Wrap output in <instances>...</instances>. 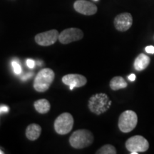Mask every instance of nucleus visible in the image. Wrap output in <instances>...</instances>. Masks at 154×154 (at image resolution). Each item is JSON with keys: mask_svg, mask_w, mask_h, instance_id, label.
I'll list each match as a JSON object with an SVG mask.
<instances>
[{"mask_svg": "<svg viewBox=\"0 0 154 154\" xmlns=\"http://www.w3.org/2000/svg\"><path fill=\"white\" fill-rule=\"evenodd\" d=\"M138 124L137 114L134 111H125L119 118L118 126L123 133H129L136 128Z\"/></svg>", "mask_w": 154, "mask_h": 154, "instance_id": "nucleus-4", "label": "nucleus"}, {"mask_svg": "<svg viewBox=\"0 0 154 154\" xmlns=\"http://www.w3.org/2000/svg\"><path fill=\"white\" fill-rule=\"evenodd\" d=\"M96 154H116L117 151L114 146L111 144H106L103 146L102 147L96 152Z\"/></svg>", "mask_w": 154, "mask_h": 154, "instance_id": "nucleus-16", "label": "nucleus"}, {"mask_svg": "<svg viewBox=\"0 0 154 154\" xmlns=\"http://www.w3.org/2000/svg\"><path fill=\"white\" fill-rule=\"evenodd\" d=\"M115 28L119 32H126L131 27L133 17L130 13L124 12L117 15L113 21Z\"/></svg>", "mask_w": 154, "mask_h": 154, "instance_id": "nucleus-9", "label": "nucleus"}, {"mask_svg": "<svg viewBox=\"0 0 154 154\" xmlns=\"http://www.w3.org/2000/svg\"><path fill=\"white\" fill-rule=\"evenodd\" d=\"M126 148L131 153L133 152H146L149 149V143L143 136H134L128 138L126 142Z\"/></svg>", "mask_w": 154, "mask_h": 154, "instance_id": "nucleus-6", "label": "nucleus"}, {"mask_svg": "<svg viewBox=\"0 0 154 154\" xmlns=\"http://www.w3.org/2000/svg\"><path fill=\"white\" fill-rule=\"evenodd\" d=\"M42 133V127L38 124H32L27 126L26 130V136L29 140H36L39 138Z\"/></svg>", "mask_w": 154, "mask_h": 154, "instance_id": "nucleus-13", "label": "nucleus"}, {"mask_svg": "<svg viewBox=\"0 0 154 154\" xmlns=\"http://www.w3.org/2000/svg\"><path fill=\"white\" fill-rule=\"evenodd\" d=\"M94 1H99V0H94Z\"/></svg>", "mask_w": 154, "mask_h": 154, "instance_id": "nucleus-23", "label": "nucleus"}, {"mask_svg": "<svg viewBox=\"0 0 154 154\" xmlns=\"http://www.w3.org/2000/svg\"><path fill=\"white\" fill-rule=\"evenodd\" d=\"M9 111V107L7 106H0V113H7Z\"/></svg>", "mask_w": 154, "mask_h": 154, "instance_id": "nucleus-19", "label": "nucleus"}, {"mask_svg": "<svg viewBox=\"0 0 154 154\" xmlns=\"http://www.w3.org/2000/svg\"><path fill=\"white\" fill-rule=\"evenodd\" d=\"M128 79L131 81V82H134V81L136 80V76L134 74H131V75H129V76H128Z\"/></svg>", "mask_w": 154, "mask_h": 154, "instance_id": "nucleus-22", "label": "nucleus"}, {"mask_svg": "<svg viewBox=\"0 0 154 154\" xmlns=\"http://www.w3.org/2000/svg\"><path fill=\"white\" fill-rule=\"evenodd\" d=\"M146 51L149 54H154V47L153 46H148L146 47Z\"/></svg>", "mask_w": 154, "mask_h": 154, "instance_id": "nucleus-21", "label": "nucleus"}, {"mask_svg": "<svg viewBox=\"0 0 154 154\" xmlns=\"http://www.w3.org/2000/svg\"><path fill=\"white\" fill-rule=\"evenodd\" d=\"M74 8L78 13L86 16L95 14L98 10L95 4L86 0H76L74 3Z\"/></svg>", "mask_w": 154, "mask_h": 154, "instance_id": "nucleus-10", "label": "nucleus"}, {"mask_svg": "<svg viewBox=\"0 0 154 154\" xmlns=\"http://www.w3.org/2000/svg\"><path fill=\"white\" fill-rule=\"evenodd\" d=\"M150 62L151 59L149 56L144 54H140L135 59L134 68L138 72H141L149 66Z\"/></svg>", "mask_w": 154, "mask_h": 154, "instance_id": "nucleus-12", "label": "nucleus"}, {"mask_svg": "<svg viewBox=\"0 0 154 154\" xmlns=\"http://www.w3.org/2000/svg\"><path fill=\"white\" fill-rule=\"evenodd\" d=\"M74 126V118L69 113H63L54 121V129L58 134L66 135L71 132Z\"/></svg>", "mask_w": 154, "mask_h": 154, "instance_id": "nucleus-5", "label": "nucleus"}, {"mask_svg": "<svg viewBox=\"0 0 154 154\" xmlns=\"http://www.w3.org/2000/svg\"><path fill=\"white\" fill-rule=\"evenodd\" d=\"M33 75H34L33 72H29L26 74H25L24 76H23L22 77V81L27 80V79H30L32 76H33Z\"/></svg>", "mask_w": 154, "mask_h": 154, "instance_id": "nucleus-20", "label": "nucleus"}, {"mask_svg": "<svg viewBox=\"0 0 154 154\" xmlns=\"http://www.w3.org/2000/svg\"><path fill=\"white\" fill-rule=\"evenodd\" d=\"M55 78L52 69L45 68L42 69L36 75L34 81V88L38 92H45L49 89Z\"/></svg>", "mask_w": 154, "mask_h": 154, "instance_id": "nucleus-3", "label": "nucleus"}, {"mask_svg": "<svg viewBox=\"0 0 154 154\" xmlns=\"http://www.w3.org/2000/svg\"><path fill=\"white\" fill-rule=\"evenodd\" d=\"M34 109L38 113H42V114H44L47 113L49 111L50 109H51V105L50 103L48 101V100L45 99H42L37 100L34 102Z\"/></svg>", "mask_w": 154, "mask_h": 154, "instance_id": "nucleus-14", "label": "nucleus"}, {"mask_svg": "<svg viewBox=\"0 0 154 154\" xmlns=\"http://www.w3.org/2000/svg\"><path fill=\"white\" fill-rule=\"evenodd\" d=\"M110 88L113 91H117L119 89H123L127 87L128 84L125 79L121 76H114L110 81L109 84Z\"/></svg>", "mask_w": 154, "mask_h": 154, "instance_id": "nucleus-15", "label": "nucleus"}, {"mask_svg": "<svg viewBox=\"0 0 154 154\" xmlns=\"http://www.w3.org/2000/svg\"><path fill=\"white\" fill-rule=\"evenodd\" d=\"M11 66H12L14 72L16 74H20L22 72V66H21L20 63H19L17 61H11Z\"/></svg>", "mask_w": 154, "mask_h": 154, "instance_id": "nucleus-17", "label": "nucleus"}, {"mask_svg": "<svg viewBox=\"0 0 154 154\" xmlns=\"http://www.w3.org/2000/svg\"><path fill=\"white\" fill-rule=\"evenodd\" d=\"M59 33L57 29H51L42 32L35 36V42L38 45L48 47L55 44L59 39Z\"/></svg>", "mask_w": 154, "mask_h": 154, "instance_id": "nucleus-8", "label": "nucleus"}, {"mask_svg": "<svg viewBox=\"0 0 154 154\" xmlns=\"http://www.w3.org/2000/svg\"><path fill=\"white\" fill-rule=\"evenodd\" d=\"M84 37V32L78 28H69L59 34V41L63 44H68L79 41Z\"/></svg>", "mask_w": 154, "mask_h": 154, "instance_id": "nucleus-7", "label": "nucleus"}, {"mask_svg": "<svg viewBox=\"0 0 154 154\" xmlns=\"http://www.w3.org/2000/svg\"><path fill=\"white\" fill-rule=\"evenodd\" d=\"M94 135L90 131L79 129L75 131L69 138V143L76 149H82L91 146L94 142Z\"/></svg>", "mask_w": 154, "mask_h": 154, "instance_id": "nucleus-2", "label": "nucleus"}, {"mask_svg": "<svg viewBox=\"0 0 154 154\" xmlns=\"http://www.w3.org/2000/svg\"><path fill=\"white\" fill-rule=\"evenodd\" d=\"M112 101L109 99L107 94L99 93L94 94L88 100V106L92 113L101 115L105 113L110 108Z\"/></svg>", "mask_w": 154, "mask_h": 154, "instance_id": "nucleus-1", "label": "nucleus"}, {"mask_svg": "<svg viewBox=\"0 0 154 154\" xmlns=\"http://www.w3.org/2000/svg\"><path fill=\"white\" fill-rule=\"evenodd\" d=\"M26 63L29 68H30V69H33V68H34V66H35V61H34V60H32V59H27L26 61Z\"/></svg>", "mask_w": 154, "mask_h": 154, "instance_id": "nucleus-18", "label": "nucleus"}, {"mask_svg": "<svg viewBox=\"0 0 154 154\" xmlns=\"http://www.w3.org/2000/svg\"><path fill=\"white\" fill-rule=\"evenodd\" d=\"M62 82L70 86V89L73 90L75 87L79 88L85 86L87 83V79L83 75L70 74L63 76Z\"/></svg>", "mask_w": 154, "mask_h": 154, "instance_id": "nucleus-11", "label": "nucleus"}]
</instances>
